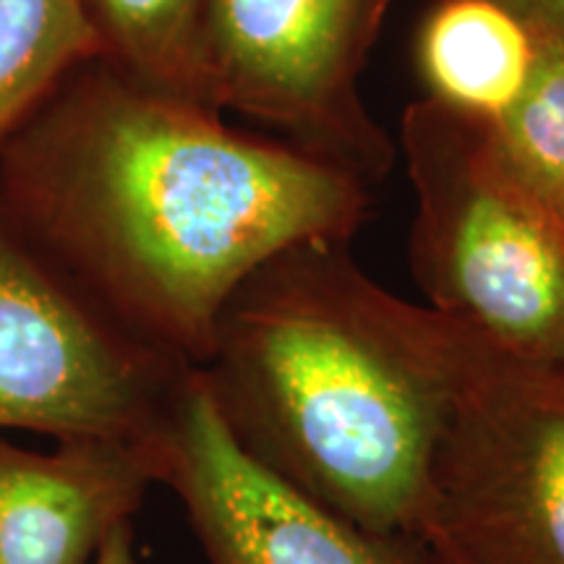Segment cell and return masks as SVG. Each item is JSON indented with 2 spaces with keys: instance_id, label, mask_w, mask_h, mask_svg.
<instances>
[{
  "instance_id": "52a82bcc",
  "label": "cell",
  "mask_w": 564,
  "mask_h": 564,
  "mask_svg": "<svg viewBox=\"0 0 564 564\" xmlns=\"http://www.w3.org/2000/svg\"><path fill=\"white\" fill-rule=\"evenodd\" d=\"M150 447L209 564H436L415 535L352 523L246 455L199 369L186 371Z\"/></svg>"
},
{
  "instance_id": "5bb4252c",
  "label": "cell",
  "mask_w": 564,
  "mask_h": 564,
  "mask_svg": "<svg viewBox=\"0 0 564 564\" xmlns=\"http://www.w3.org/2000/svg\"><path fill=\"white\" fill-rule=\"evenodd\" d=\"M91 564H139L137 560V546H133V525L121 523L118 528H112L105 544L97 552L95 562Z\"/></svg>"
},
{
  "instance_id": "8992f818",
  "label": "cell",
  "mask_w": 564,
  "mask_h": 564,
  "mask_svg": "<svg viewBox=\"0 0 564 564\" xmlns=\"http://www.w3.org/2000/svg\"><path fill=\"white\" fill-rule=\"evenodd\" d=\"M0 228V432L144 442L186 377Z\"/></svg>"
},
{
  "instance_id": "7c38bea8",
  "label": "cell",
  "mask_w": 564,
  "mask_h": 564,
  "mask_svg": "<svg viewBox=\"0 0 564 564\" xmlns=\"http://www.w3.org/2000/svg\"><path fill=\"white\" fill-rule=\"evenodd\" d=\"M528 82L494 126L523 181L564 220V37L535 30Z\"/></svg>"
},
{
  "instance_id": "7a4b0ae2",
  "label": "cell",
  "mask_w": 564,
  "mask_h": 564,
  "mask_svg": "<svg viewBox=\"0 0 564 564\" xmlns=\"http://www.w3.org/2000/svg\"><path fill=\"white\" fill-rule=\"evenodd\" d=\"M301 243L238 288L199 373L232 440L352 523L419 539L457 324Z\"/></svg>"
},
{
  "instance_id": "4fadbf2b",
  "label": "cell",
  "mask_w": 564,
  "mask_h": 564,
  "mask_svg": "<svg viewBox=\"0 0 564 564\" xmlns=\"http://www.w3.org/2000/svg\"><path fill=\"white\" fill-rule=\"evenodd\" d=\"M494 3L510 9L528 26L556 32L564 37V0H494Z\"/></svg>"
},
{
  "instance_id": "277c9868",
  "label": "cell",
  "mask_w": 564,
  "mask_h": 564,
  "mask_svg": "<svg viewBox=\"0 0 564 564\" xmlns=\"http://www.w3.org/2000/svg\"><path fill=\"white\" fill-rule=\"evenodd\" d=\"M455 324L419 539L436 564H564V369Z\"/></svg>"
},
{
  "instance_id": "3957f363",
  "label": "cell",
  "mask_w": 564,
  "mask_h": 564,
  "mask_svg": "<svg viewBox=\"0 0 564 564\" xmlns=\"http://www.w3.org/2000/svg\"><path fill=\"white\" fill-rule=\"evenodd\" d=\"M403 154L411 264L429 306L520 361L564 369V220L494 126L426 97L403 112Z\"/></svg>"
},
{
  "instance_id": "30bf717a",
  "label": "cell",
  "mask_w": 564,
  "mask_h": 564,
  "mask_svg": "<svg viewBox=\"0 0 564 564\" xmlns=\"http://www.w3.org/2000/svg\"><path fill=\"white\" fill-rule=\"evenodd\" d=\"M102 47L133 70L141 87L207 102L204 11L207 0H82Z\"/></svg>"
},
{
  "instance_id": "6da1fadb",
  "label": "cell",
  "mask_w": 564,
  "mask_h": 564,
  "mask_svg": "<svg viewBox=\"0 0 564 564\" xmlns=\"http://www.w3.org/2000/svg\"><path fill=\"white\" fill-rule=\"evenodd\" d=\"M366 186L301 147L225 129L209 105L110 87L47 199V230L112 322L202 369L238 288L293 246L348 243Z\"/></svg>"
},
{
  "instance_id": "ba28073f",
  "label": "cell",
  "mask_w": 564,
  "mask_h": 564,
  "mask_svg": "<svg viewBox=\"0 0 564 564\" xmlns=\"http://www.w3.org/2000/svg\"><path fill=\"white\" fill-rule=\"evenodd\" d=\"M152 484L150 440L79 436L34 453L0 436V564H91Z\"/></svg>"
},
{
  "instance_id": "5b68a950",
  "label": "cell",
  "mask_w": 564,
  "mask_h": 564,
  "mask_svg": "<svg viewBox=\"0 0 564 564\" xmlns=\"http://www.w3.org/2000/svg\"><path fill=\"white\" fill-rule=\"evenodd\" d=\"M394 0H207L209 108L278 126L301 150L366 183L394 150L366 110L361 74Z\"/></svg>"
},
{
  "instance_id": "9c48e42d",
  "label": "cell",
  "mask_w": 564,
  "mask_h": 564,
  "mask_svg": "<svg viewBox=\"0 0 564 564\" xmlns=\"http://www.w3.org/2000/svg\"><path fill=\"white\" fill-rule=\"evenodd\" d=\"M535 34L494 0H436L415 37L429 100L497 123L523 91Z\"/></svg>"
},
{
  "instance_id": "8fae6325",
  "label": "cell",
  "mask_w": 564,
  "mask_h": 564,
  "mask_svg": "<svg viewBox=\"0 0 564 564\" xmlns=\"http://www.w3.org/2000/svg\"><path fill=\"white\" fill-rule=\"evenodd\" d=\"M102 51L82 0H0V137L63 70Z\"/></svg>"
}]
</instances>
